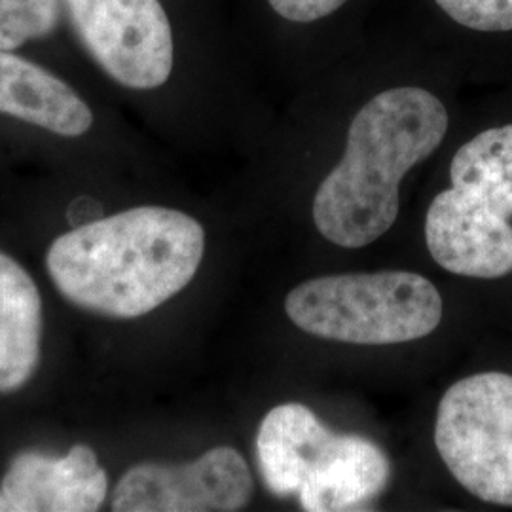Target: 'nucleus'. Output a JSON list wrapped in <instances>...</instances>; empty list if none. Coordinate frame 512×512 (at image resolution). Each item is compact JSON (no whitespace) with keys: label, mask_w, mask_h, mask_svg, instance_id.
Wrapping results in <instances>:
<instances>
[{"label":"nucleus","mask_w":512,"mask_h":512,"mask_svg":"<svg viewBox=\"0 0 512 512\" xmlns=\"http://www.w3.org/2000/svg\"><path fill=\"white\" fill-rule=\"evenodd\" d=\"M435 444L448 471L480 501L512 507V376L480 372L442 395Z\"/></svg>","instance_id":"nucleus-5"},{"label":"nucleus","mask_w":512,"mask_h":512,"mask_svg":"<svg viewBox=\"0 0 512 512\" xmlns=\"http://www.w3.org/2000/svg\"><path fill=\"white\" fill-rule=\"evenodd\" d=\"M203 253L198 220L145 205L65 232L50 245L46 268L76 308L137 319L181 293L198 274Z\"/></svg>","instance_id":"nucleus-1"},{"label":"nucleus","mask_w":512,"mask_h":512,"mask_svg":"<svg viewBox=\"0 0 512 512\" xmlns=\"http://www.w3.org/2000/svg\"><path fill=\"white\" fill-rule=\"evenodd\" d=\"M285 311L311 336L389 346L429 336L442 321L437 287L412 272L313 277L287 294Z\"/></svg>","instance_id":"nucleus-4"},{"label":"nucleus","mask_w":512,"mask_h":512,"mask_svg":"<svg viewBox=\"0 0 512 512\" xmlns=\"http://www.w3.org/2000/svg\"><path fill=\"white\" fill-rule=\"evenodd\" d=\"M57 0H0V50L50 35L57 25Z\"/></svg>","instance_id":"nucleus-13"},{"label":"nucleus","mask_w":512,"mask_h":512,"mask_svg":"<svg viewBox=\"0 0 512 512\" xmlns=\"http://www.w3.org/2000/svg\"><path fill=\"white\" fill-rule=\"evenodd\" d=\"M255 480L236 448L217 446L184 465L137 463L114 488L116 512H234L249 505Z\"/></svg>","instance_id":"nucleus-7"},{"label":"nucleus","mask_w":512,"mask_h":512,"mask_svg":"<svg viewBox=\"0 0 512 512\" xmlns=\"http://www.w3.org/2000/svg\"><path fill=\"white\" fill-rule=\"evenodd\" d=\"M440 8L459 25L501 33L512 31V0H435Z\"/></svg>","instance_id":"nucleus-14"},{"label":"nucleus","mask_w":512,"mask_h":512,"mask_svg":"<svg viewBox=\"0 0 512 512\" xmlns=\"http://www.w3.org/2000/svg\"><path fill=\"white\" fill-rule=\"evenodd\" d=\"M0 112L63 137H80L93 124L92 110L67 82L10 50H0Z\"/></svg>","instance_id":"nucleus-10"},{"label":"nucleus","mask_w":512,"mask_h":512,"mask_svg":"<svg viewBox=\"0 0 512 512\" xmlns=\"http://www.w3.org/2000/svg\"><path fill=\"white\" fill-rule=\"evenodd\" d=\"M42 298L35 279L0 253V393L29 384L42 355Z\"/></svg>","instance_id":"nucleus-11"},{"label":"nucleus","mask_w":512,"mask_h":512,"mask_svg":"<svg viewBox=\"0 0 512 512\" xmlns=\"http://www.w3.org/2000/svg\"><path fill=\"white\" fill-rule=\"evenodd\" d=\"M452 188L465 200L512 217V124L478 133L450 164Z\"/></svg>","instance_id":"nucleus-12"},{"label":"nucleus","mask_w":512,"mask_h":512,"mask_svg":"<svg viewBox=\"0 0 512 512\" xmlns=\"http://www.w3.org/2000/svg\"><path fill=\"white\" fill-rule=\"evenodd\" d=\"M281 18L296 23H311L327 18L336 12L346 0H268Z\"/></svg>","instance_id":"nucleus-15"},{"label":"nucleus","mask_w":512,"mask_h":512,"mask_svg":"<svg viewBox=\"0 0 512 512\" xmlns=\"http://www.w3.org/2000/svg\"><path fill=\"white\" fill-rule=\"evenodd\" d=\"M256 463L272 494L296 495L306 512L363 511L391 478V461L376 442L330 431L300 403L279 404L264 416Z\"/></svg>","instance_id":"nucleus-3"},{"label":"nucleus","mask_w":512,"mask_h":512,"mask_svg":"<svg viewBox=\"0 0 512 512\" xmlns=\"http://www.w3.org/2000/svg\"><path fill=\"white\" fill-rule=\"evenodd\" d=\"M107 494V471L86 444L65 456L21 452L2 478L0 512H95Z\"/></svg>","instance_id":"nucleus-8"},{"label":"nucleus","mask_w":512,"mask_h":512,"mask_svg":"<svg viewBox=\"0 0 512 512\" xmlns=\"http://www.w3.org/2000/svg\"><path fill=\"white\" fill-rule=\"evenodd\" d=\"M425 241L435 262L450 274L497 279L512 274L509 219L442 190L425 217Z\"/></svg>","instance_id":"nucleus-9"},{"label":"nucleus","mask_w":512,"mask_h":512,"mask_svg":"<svg viewBox=\"0 0 512 512\" xmlns=\"http://www.w3.org/2000/svg\"><path fill=\"white\" fill-rule=\"evenodd\" d=\"M88 52L118 84L154 90L173 71V35L160 0H67Z\"/></svg>","instance_id":"nucleus-6"},{"label":"nucleus","mask_w":512,"mask_h":512,"mask_svg":"<svg viewBox=\"0 0 512 512\" xmlns=\"http://www.w3.org/2000/svg\"><path fill=\"white\" fill-rule=\"evenodd\" d=\"M448 112L421 88L378 93L359 110L348 147L313 198V222L321 236L346 249L382 238L399 215L404 175L439 148Z\"/></svg>","instance_id":"nucleus-2"}]
</instances>
